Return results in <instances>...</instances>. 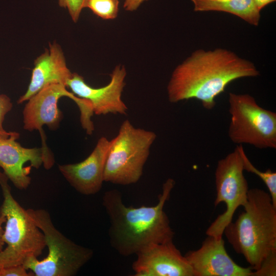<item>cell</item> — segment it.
Returning a JSON list of instances; mask_svg holds the SVG:
<instances>
[{
  "instance_id": "obj_10",
  "label": "cell",
  "mask_w": 276,
  "mask_h": 276,
  "mask_svg": "<svg viewBox=\"0 0 276 276\" xmlns=\"http://www.w3.org/2000/svg\"><path fill=\"white\" fill-rule=\"evenodd\" d=\"M126 76L125 67L118 65L111 74L110 81L107 85L94 88L88 85L83 77L74 73L68 80L66 87L75 95L88 100L91 103L94 113L97 115L126 114L128 108L121 99Z\"/></svg>"
},
{
  "instance_id": "obj_21",
  "label": "cell",
  "mask_w": 276,
  "mask_h": 276,
  "mask_svg": "<svg viewBox=\"0 0 276 276\" xmlns=\"http://www.w3.org/2000/svg\"><path fill=\"white\" fill-rule=\"evenodd\" d=\"M59 5L68 10L72 19L77 22L83 9V0H58Z\"/></svg>"
},
{
  "instance_id": "obj_4",
  "label": "cell",
  "mask_w": 276,
  "mask_h": 276,
  "mask_svg": "<svg viewBox=\"0 0 276 276\" xmlns=\"http://www.w3.org/2000/svg\"><path fill=\"white\" fill-rule=\"evenodd\" d=\"M8 177L0 171L4 197L0 214L6 217L3 236L7 246L0 252V268L23 265L31 257L38 258L46 246L44 235L28 210L13 197Z\"/></svg>"
},
{
  "instance_id": "obj_1",
  "label": "cell",
  "mask_w": 276,
  "mask_h": 276,
  "mask_svg": "<svg viewBox=\"0 0 276 276\" xmlns=\"http://www.w3.org/2000/svg\"><path fill=\"white\" fill-rule=\"evenodd\" d=\"M260 75L250 61L223 48L194 51L173 71L167 90L171 103L195 99L206 109L215 106L216 98L232 82Z\"/></svg>"
},
{
  "instance_id": "obj_20",
  "label": "cell",
  "mask_w": 276,
  "mask_h": 276,
  "mask_svg": "<svg viewBox=\"0 0 276 276\" xmlns=\"http://www.w3.org/2000/svg\"><path fill=\"white\" fill-rule=\"evenodd\" d=\"M12 108L10 98L6 95H0V139H7L13 133V131H7L3 127L5 116Z\"/></svg>"
},
{
  "instance_id": "obj_2",
  "label": "cell",
  "mask_w": 276,
  "mask_h": 276,
  "mask_svg": "<svg viewBox=\"0 0 276 276\" xmlns=\"http://www.w3.org/2000/svg\"><path fill=\"white\" fill-rule=\"evenodd\" d=\"M175 183L172 178L166 180L153 206H127L118 190L105 192L102 204L110 223L109 242L120 255H136L151 245L173 241L174 232L164 208Z\"/></svg>"
},
{
  "instance_id": "obj_9",
  "label": "cell",
  "mask_w": 276,
  "mask_h": 276,
  "mask_svg": "<svg viewBox=\"0 0 276 276\" xmlns=\"http://www.w3.org/2000/svg\"><path fill=\"white\" fill-rule=\"evenodd\" d=\"M244 171L240 145L218 160L215 172L216 197L214 205L224 202L226 210L208 228L207 236L222 238L224 229L232 221L236 210L246 203L249 189Z\"/></svg>"
},
{
  "instance_id": "obj_12",
  "label": "cell",
  "mask_w": 276,
  "mask_h": 276,
  "mask_svg": "<svg viewBox=\"0 0 276 276\" xmlns=\"http://www.w3.org/2000/svg\"><path fill=\"white\" fill-rule=\"evenodd\" d=\"M194 276H251L252 270L243 267L228 255L222 238L208 236L201 247L184 256Z\"/></svg>"
},
{
  "instance_id": "obj_18",
  "label": "cell",
  "mask_w": 276,
  "mask_h": 276,
  "mask_svg": "<svg viewBox=\"0 0 276 276\" xmlns=\"http://www.w3.org/2000/svg\"><path fill=\"white\" fill-rule=\"evenodd\" d=\"M119 0H83V9L89 8L95 15L105 20L115 19L119 12Z\"/></svg>"
},
{
  "instance_id": "obj_14",
  "label": "cell",
  "mask_w": 276,
  "mask_h": 276,
  "mask_svg": "<svg viewBox=\"0 0 276 276\" xmlns=\"http://www.w3.org/2000/svg\"><path fill=\"white\" fill-rule=\"evenodd\" d=\"M15 131L8 138L0 139V167L18 189H27L31 183V167L38 169L43 163L41 148H25L16 141Z\"/></svg>"
},
{
  "instance_id": "obj_24",
  "label": "cell",
  "mask_w": 276,
  "mask_h": 276,
  "mask_svg": "<svg viewBox=\"0 0 276 276\" xmlns=\"http://www.w3.org/2000/svg\"><path fill=\"white\" fill-rule=\"evenodd\" d=\"M5 222V216L3 214H0V252L3 250L5 244L3 239L4 229L3 228L2 225Z\"/></svg>"
},
{
  "instance_id": "obj_3",
  "label": "cell",
  "mask_w": 276,
  "mask_h": 276,
  "mask_svg": "<svg viewBox=\"0 0 276 276\" xmlns=\"http://www.w3.org/2000/svg\"><path fill=\"white\" fill-rule=\"evenodd\" d=\"M244 211L224 228L228 242L256 270L264 260L276 250V207L269 193L249 189Z\"/></svg>"
},
{
  "instance_id": "obj_11",
  "label": "cell",
  "mask_w": 276,
  "mask_h": 276,
  "mask_svg": "<svg viewBox=\"0 0 276 276\" xmlns=\"http://www.w3.org/2000/svg\"><path fill=\"white\" fill-rule=\"evenodd\" d=\"M135 255L132 265L135 276H194L173 241L151 245Z\"/></svg>"
},
{
  "instance_id": "obj_8",
  "label": "cell",
  "mask_w": 276,
  "mask_h": 276,
  "mask_svg": "<svg viewBox=\"0 0 276 276\" xmlns=\"http://www.w3.org/2000/svg\"><path fill=\"white\" fill-rule=\"evenodd\" d=\"M228 135L235 144L276 148V113L261 107L251 95L230 93Z\"/></svg>"
},
{
  "instance_id": "obj_6",
  "label": "cell",
  "mask_w": 276,
  "mask_h": 276,
  "mask_svg": "<svg viewBox=\"0 0 276 276\" xmlns=\"http://www.w3.org/2000/svg\"><path fill=\"white\" fill-rule=\"evenodd\" d=\"M156 137L154 132L135 128L129 120H125L118 135L110 141L104 181L123 186L136 183L143 175Z\"/></svg>"
},
{
  "instance_id": "obj_19",
  "label": "cell",
  "mask_w": 276,
  "mask_h": 276,
  "mask_svg": "<svg viewBox=\"0 0 276 276\" xmlns=\"http://www.w3.org/2000/svg\"><path fill=\"white\" fill-rule=\"evenodd\" d=\"M276 275V250L272 251L262 262L260 267L252 272L251 276Z\"/></svg>"
},
{
  "instance_id": "obj_23",
  "label": "cell",
  "mask_w": 276,
  "mask_h": 276,
  "mask_svg": "<svg viewBox=\"0 0 276 276\" xmlns=\"http://www.w3.org/2000/svg\"><path fill=\"white\" fill-rule=\"evenodd\" d=\"M148 1V0H125L123 7L126 11H134L136 10L142 3Z\"/></svg>"
},
{
  "instance_id": "obj_22",
  "label": "cell",
  "mask_w": 276,
  "mask_h": 276,
  "mask_svg": "<svg viewBox=\"0 0 276 276\" xmlns=\"http://www.w3.org/2000/svg\"><path fill=\"white\" fill-rule=\"evenodd\" d=\"M22 265L0 268V276H34L32 272H27Z\"/></svg>"
},
{
  "instance_id": "obj_15",
  "label": "cell",
  "mask_w": 276,
  "mask_h": 276,
  "mask_svg": "<svg viewBox=\"0 0 276 276\" xmlns=\"http://www.w3.org/2000/svg\"><path fill=\"white\" fill-rule=\"evenodd\" d=\"M72 75L60 46L55 42L50 43L49 49H46L35 60L28 89L17 103L20 104L28 101L48 85L60 84L66 86Z\"/></svg>"
},
{
  "instance_id": "obj_13",
  "label": "cell",
  "mask_w": 276,
  "mask_h": 276,
  "mask_svg": "<svg viewBox=\"0 0 276 276\" xmlns=\"http://www.w3.org/2000/svg\"><path fill=\"white\" fill-rule=\"evenodd\" d=\"M110 141L100 137L91 153L83 161L58 165V169L70 185L84 195L98 193L104 182V171Z\"/></svg>"
},
{
  "instance_id": "obj_7",
  "label": "cell",
  "mask_w": 276,
  "mask_h": 276,
  "mask_svg": "<svg viewBox=\"0 0 276 276\" xmlns=\"http://www.w3.org/2000/svg\"><path fill=\"white\" fill-rule=\"evenodd\" d=\"M62 97L70 98L78 106L80 123L84 129L90 130L94 127L91 120L94 114L91 103L68 91L64 85H48L29 99L22 112L24 128L29 131L38 130L39 132L42 145V164L46 169H51L55 160L45 143L42 126L46 125L51 130H55L59 127L63 114L58 107V102Z\"/></svg>"
},
{
  "instance_id": "obj_25",
  "label": "cell",
  "mask_w": 276,
  "mask_h": 276,
  "mask_svg": "<svg viewBox=\"0 0 276 276\" xmlns=\"http://www.w3.org/2000/svg\"><path fill=\"white\" fill-rule=\"evenodd\" d=\"M255 3L259 11L264 8L269 4L275 2L276 0H254Z\"/></svg>"
},
{
  "instance_id": "obj_5",
  "label": "cell",
  "mask_w": 276,
  "mask_h": 276,
  "mask_svg": "<svg viewBox=\"0 0 276 276\" xmlns=\"http://www.w3.org/2000/svg\"><path fill=\"white\" fill-rule=\"evenodd\" d=\"M43 232L49 252L41 260L31 257L23 264L34 276H74L93 257V250L67 238L54 226L49 212L43 209H27Z\"/></svg>"
},
{
  "instance_id": "obj_17",
  "label": "cell",
  "mask_w": 276,
  "mask_h": 276,
  "mask_svg": "<svg viewBox=\"0 0 276 276\" xmlns=\"http://www.w3.org/2000/svg\"><path fill=\"white\" fill-rule=\"evenodd\" d=\"M240 148L243 159L244 170L254 173L261 179L269 191L273 205L276 207V173L272 171L270 169L265 171L258 170L247 157L242 145H240Z\"/></svg>"
},
{
  "instance_id": "obj_16",
  "label": "cell",
  "mask_w": 276,
  "mask_h": 276,
  "mask_svg": "<svg viewBox=\"0 0 276 276\" xmlns=\"http://www.w3.org/2000/svg\"><path fill=\"white\" fill-rule=\"evenodd\" d=\"M196 12L219 11L235 15L258 26L261 15L254 0H191Z\"/></svg>"
}]
</instances>
